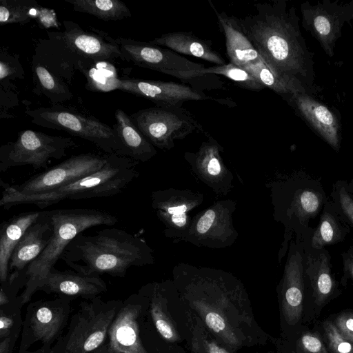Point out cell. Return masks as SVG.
Instances as JSON below:
<instances>
[{
	"label": "cell",
	"instance_id": "1",
	"mask_svg": "<svg viewBox=\"0 0 353 353\" xmlns=\"http://www.w3.org/2000/svg\"><path fill=\"white\" fill-rule=\"evenodd\" d=\"M254 8L256 13L241 22L263 63L276 74L299 81L310 94L318 92L314 55L301 34L295 7L285 0H274Z\"/></svg>",
	"mask_w": 353,
	"mask_h": 353
},
{
	"label": "cell",
	"instance_id": "2",
	"mask_svg": "<svg viewBox=\"0 0 353 353\" xmlns=\"http://www.w3.org/2000/svg\"><path fill=\"white\" fill-rule=\"evenodd\" d=\"M183 298L207 330L232 350L267 342L268 334L256 323L250 301L239 289L199 285L187 289Z\"/></svg>",
	"mask_w": 353,
	"mask_h": 353
},
{
	"label": "cell",
	"instance_id": "3",
	"mask_svg": "<svg viewBox=\"0 0 353 353\" xmlns=\"http://www.w3.org/2000/svg\"><path fill=\"white\" fill-rule=\"evenodd\" d=\"M60 259L85 276L107 274L123 278L130 268L148 263L150 256L141 239L123 230L108 228L91 235L79 234Z\"/></svg>",
	"mask_w": 353,
	"mask_h": 353
},
{
	"label": "cell",
	"instance_id": "4",
	"mask_svg": "<svg viewBox=\"0 0 353 353\" xmlns=\"http://www.w3.org/2000/svg\"><path fill=\"white\" fill-rule=\"evenodd\" d=\"M137 163L112 154L99 171L50 192L25 195L1 188L0 206L8 210L17 205L33 204L42 209L63 200L113 196L123 192L137 176Z\"/></svg>",
	"mask_w": 353,
	"mask_h": 353
},
{
	"label": "cell",
	"instance_id": "5",
	"mask_svg": "<svg viewBox=\"0 0 353 353\" xmlns=\"http://www.w3.org/2000/svg\"><path fill=\"white\" fill-rule=\"evenodd\" d=\"M52 234L43 252L27 268L26 283L19 295L23 306L38 291L48 274L54 268L63 250L79 234L94 226H111L118 221L110 213L92 208H70L49 210Z\"/></svg>",
	"mask_w": 353,
	"mask_h": 353
},
{
	"label": "cell",
	"instance_id": "6",
	"mask_svg": "<svg viewBox=\"0 0 353 353\" xmlns=\"http://www.w3.org/2000/svg\"><path fill=\"white\" fill-rule=\"evenodd\" d=\"M25 113L34 124L88 141L105 154L123 156L121 141L112 127L88 112L61 103L28 109Z\"/></svg>",
	"mask_w": 353,
	"mask_h": 353
},
{
	"label": "cell",
	"instance_id": "7",
	"mask_svg": "<svg viewBox=\"0 0 353 353\" xmlns=\"http://www.w3.org/2000/svg\"><path fill=\"white\" fill-rule=\"evenodd\" d=\"M121 300L99 296L82 301L70 317L67 333L57 341L64 353H94L105 343Z\"/></svg>",
	"mask_w": 353,
	"mask_h": 353
},
{
	"label": "cell",
	"instance_id": "8",
	"mask_svg": "<svg viewBox=\"0 0 353 353\" xmlns=\"http://www.w3.org/2000/svg\"><path fill=\"white\" fill-rule=\"evenodd\" d=\"M115 39L121 60L172 76L200 90L203 89L201 83L205 88L214 89L212 77L216 75L200 74V71L205 68L203 64L193 62L168 48L150 42L122 37Z\"/></svg>",
	"mask_w": 353,
	"mask_h": 353
},
{
	"label": "cell",
	"instance_id": "9",
	"mask_svg": "<svg viewBox=\"0 0 353 353\" xmlns=\"http://www.w3.org/2000/svg\"><path fill=\"white\" fill-rule=\"evenodd\" d=\"M76 146L72 138L52 136L42 132L25 130L19 132L14 141L0 147V171L21 165L35 170L47 169L48 162L60 159L67 151Z\"/></svg>",
	"mask_w": 353,
	"mask_h": 353
},
{
	"label": "cell",
	"instance_id": "10",
	"mask_svg": "<svg viewBox=\"0 0 353 353\" xmlns=\"http://www.w3.org/2000/svg\"><path fill=\"white\" fill-rule=\"evenodd\" d=\"M130 117L143 135L160 148H170L176 139L196 131L204 132L196 117L182 107H152L132 113Z\"/></svg>",
	"mask_w": 353,
	"mask_h": 353
},
{
	"label": "cell",
	"instance_id": "11",
	"mask_svg": "<svg viewBox=\"0 0 353 353\" xmlns=\"http://www.w3.org/2000/svg\"><path fill=\"white\" fill-rule=\"evenodd\" d=\"M72 301L58 296L30 303L23 319L18 353L29 350L39 341L41 346L52 347L68 325Z\"/></svg>",
	"mask_w": 353,
	"mask_h": 353
},
{
	"label": "cell",
	"instance_id": "12",
	"mask_svg": "<svg viewBox=\"0 0 353 353\" xmlns=\"http://www.w3.org/2000/svg\"><path fill=\"white\" fill-rule=\"evenodd\" d=\"M108 157V154L93 152L72 155L20 184L10 185L1 180V188L25 195L50 192L99 171Z\"/></svg>",
	"mask_w": 353,
	"mask_h": 353
},
{
	"label": "cell",
	"instance_id": "13",
	"mask_svg": "<svg viewBox=\"0 0 353 353\" xmlns=\"http://www.w3.org/2000/svg\"><path fill=\"white\" fill-rule=\"evenodd\" d=\"M62 31L47 32L48 39L61 46L83 64L110 62L120 58L116 39L99 29H84L71 21H63Z\"/></svg>",
	"mask_w": 353,
	"mask_h": 353
},
{
	"label": "cell",
	"instance_id": "14",
	"mask_svg": "<svg viewBox=\"0 0 353 353\" xmlns=\"http://www.w3.org/2000/svg\"><path fill=\"white\" fill-rule=\"evenodd\" d=\"M302 26L319 43L327 55L332 57L336 41L342 37V29L353 19V0L343 3L338 0L308 1L301 4Z\"/></svg>",
	"mask_w": 353,
	"mask_h": 353
},
{
	"label": "cell",
	"instance_id": "15",
	"mask_svg": "<svg viewBox=\"0 0 353 353\" xmlns=\"http://www.w3.org/2000/svg\"><path fill=\"white\" fill-rule=\"evenodd\" d=\"M117 90L143 97L158 107H182L188 101L220 100L207 95L203 90L173 81L148 80L137 78L119 79Z\"/></svg>",
	"mask_w": 353,
	"mask_h": 353
},
{
	"label": "cell",
	"instance_id": "16",
	"mask_svg": "<svg viewBox=\"0 0 353 353\" xmlns=\"http://www.w3.org/2000/svg\"><path fill=\"white\" fill-rule=\"evenodd\" d=\"M145 298L134 294L123 301L117 313L108 334V345L119 353H148L141 337L139 320Z\"/></svg>",
	"mask_w": 353,
	"mask_h": 353
},
{
	"label": "cell",
	"instance_id": "17",
	"mask_svg": "<svg viewBox=\"0 0 353 353\" xmlns=\"http://www.w3.org/2000/svg\"><path fill=\"white\" fill-rule=\"evenodd\" d=\"M282 98L321 139L334 150H339L341 125L334 112L306 92H296Z\"/></svg>",
	"mask_w": 353,
	"mask_h": 353
},
{
	"label": "cell",
	"instance_id": "18",
	"mask_svg": "<svg viewBox=\"0 0 353 353\" xmlns=\"http://www.w3.org/2000/svg\"><path fill=\"white\" fill-rule=\"evenodd\" d=\"M306 254L304 273L311 290L310 321L319 316L323 308L341 293L332 273L330 256L323 249Z\"/></svg>",
	"mask_w": 353,
	"mask_h": 353
},
{
	"label": "cell",
	"instance_id": "19",
	"mask_svg": "<svg viewBox=\"0 0 353 353\" xmlns=\"http://www.w3.org/2000/svg\"><path fill=\"white\" fill-rule=\"evenodd\" d=\"M105 282L97 276H85L74 270L59 271L53 268L38 291L59 297L91 299L107 292Z\"/></svg>",
	"mask_w": 353,
	"mask_h": 353
},
{
	"label": "cell",
	"instance_id": "20",
	"mask_svg": "<svg viewBox=\"0 0 353 353\" xmlns=\"http://www.w3.org/2000/svg\"><path fill=\"white\" fill-rule=\"evenodd\" d=\"M52 234L49 211H41L39 219L32 224L15 246L9 261V276L25 274L48 245Z\"/></svg>",
	"mask_w": 353,
	"mask_h": 353
},
{
	"label": "cell",
	"instance_id": "21",
	"mask_svg": "<svg viewBox=\"0 0 353 353\" xmlns=\"http://www.w3.org/2000/svg\"><path fill=\"white\" fill-rule=\"evenodd\" d=\"M302 259L298 254L289 265L283 283L281 299V311L290 327L296 328L297 334L303 327L305 283Z\"/></svg>",
	"mask_w": 353,
	"mask_h": 353
},
{
	"label": "cell",
	"instance_id": "22",
	"mask_svg": "<svg viewBox=\"0 0 353 353\" xmlns=\"http://www.w3.org/2000/svg\"><path fill=\"white\" fill-rule=\"evenodd\" d=\"M210 3L216 16L218 25L224 34L226 53L230 63L244 68L261 59L245 34L241 19L218 12Z\"/></svg>",
	"mask_w": 353,
	"mask_h": 353
},
{
	"label": "cell",
	"instance_id": "23",
	"mask_svg": "<svg viewBox=\"0 0 353 353\" xmlns=\"http://www.w3.org/2000/svg\"><path fill=\"white\" fill-rule=\"evenodd\" d=\"M149 42L161 47H165L178 54L197 57L214 63L216 65L226 63L221 55L214 48L211 40L200 38L192 32H168Z\"/></svg>",
	"mask_w": 353,
	"mask_h": 353
},
{
	"label": "cell",
	"instance_id": "24",
	"mask_svg": "<svg viewBox=\"0 0 353 353\" xmlns=\"http://www.w3.org/2000/svg\"><path fill=\"white\" fill-rule=\"evenodd\" d=\"M41 211L26 212L3 221L0 227V281H8L12 253L28 228L40 216Z\"/></svg>",
	"mask_w": 353,
	"mask_h": 353
},
{
	"label": "cell",
	"instance_id": "25",
	"mask_svg": "<svg viewBox=\"0 0 353 353\" xmlns=\"http://www.w3.org/2000/svg\"><path fill=\"white\" fill-rule=\"evenodd\" d=\"M112 128L121 141L123 157L136 161H145L156 154L154 145L143 135L131 117L121 109L114 112Z\"/></svg>",
	"mask_w": 353,
	"mask_h": 353
},
{
	"label": "cell",
	"instance_id": "26",
	"mask_svg": "<svg viewBox=\"0 0 353 353\" xmlns=\"http://www.w3.org/2000/svg\"><path fill=\"white\" fill-rule=\"evenodd\" d=\"M32 92L38 96H44L52 105L61 104L72 99L73 94L68 83L61 77L54 73L32 57Z\"/></svg>",
	"mask_w": 353,
	"mask_h": 353
},
{
	"label": "cell",
	"instance_id": "27",
	"mask_svg": "<svg viewBox=\"0 0 353 353\" xmlns=\"http://www.w3.org/2000/svg\"><path fill=\"white\" fill-rule=\"evenodd\" d=\"M243 68L256 77L265 88L273 90L281 97L296 92H306L311 95L309 90L299 81L276 74L271 70L261 59Z\"/></svg>",
	"mask_w": 353,
	"mask_h": 353
},
{
	"label": "cell",
	"instance_id": "28",
	"mask_svg": "<svg viewBox=\"0 0 353 353\" xmlns=\"http://www.w3.org/2000/svg\"><path fill=\"white\" fill-rule=\"evenodd\" d=\"M140 291L149 298V312L157 331L167 341H178L180 336L157 287H143Z\"/></svg>",
	"mask_w": 353,
	"mask_h": 353
},
{
	"label": "cell",
	"instance_id": "29",
	"mask_svg": "<svg viewBox=\"0 0 353 353\" xmlns=\"http://www.w3.org/2000/svg\"><path fill=\"white\" fill-rule=\"evenodd\" d=\"M76 12L91 14L104 21H119L131 17L128 7L119 0H65Z\"/></svg>",
	"mask_w": 353,
	"mask_h": 353
},
{
	"label": "cell",
	"instance_id": "30",
	"mask_svg": "<svg viewBox=\"0 0 353 353\" xmlns=\"http://www.w3.org/2000/svg\"><path fill=\"white\" fill-rule=\"evenodd\" d=\"M41 6L34 0H1L0 25L25 24L37 21Z\"/></svg>",
	"mask_w": 353,
	"mask_h": 353
},
{
	"label": "cell",
	"instance_id": "31",
	"mask_svg": "<svg viewBox=\"0 0 353 353\" xmlns=\"http://www.w3.org/2000/svg\"><path fill=\"white\" fill-rule=\"evenodd\" d=\"M347 232L349 230L342 226L340 219L334 213L325 210L312 235L311 245L315 250L323 249L343 241Z\"/></svg>",
	"mask_w": 353,
	"mask_h": 353
},
{
	"label": "cell",
	"instance_id": "32",
	"mask_svg": "<svg viewBox=\"0 0 353 353\" xmlns=\"http://www.w3.org/2000/svg\"><path fill=\"white\" fill-rule=\"evenodd\" d=\"M110 62H97L80 70L86 77L88 90L108 92L117 90L119 78Z\"/></svg>",
	"mask_w": 353,
	"mask_h": 353
},
{
	"label": "cell",
	"instance_id": "33",
	"mask_svg": "<svg viewBox=\"0 0 353 353\" xmlns=\"http://www.w3.org/2000/svg\"><path fill=\"white\" fill-rule=\"evenodd\" d=\"M200 74L222 75L237 85L250 90L261 91L265 88L261 82L248 70L230 62L222 65L205 67L200 71Z\"/></svg>",
	"mask_w": 353,
	"mask_h": 353
},
{
	"label": "cell",
	"instance_id": "34",
	"mask_svg": "<svg viewBox=\"0 0 353 353\" xmlns=\"http://www.w3.org/2000/svg\"><path fill=\"white\" fill-rule=\"evenodd\" d=\"M25 72L19 61V55L10 52L7 48H0V88L5 90H17L14 82L24 79Z\"/></svg>",
	"mask_w": 353,
	"mask_h": 353
},
{
	"label": "cell",
	"instance_id": "35",
	"mask_svg": "<svg viewBox=\"0 0 353 353\" xmlns=\"http://www.w3.org/2000/svg\"><path fill=\"white\" fill-rule=\"evenodd\" d=\"M22 307L19 296L14 301L0 307V340L7 337L18 339L21 336L23 323Z\"/></svg>",
	"mask_w": 353,
	"mask_h": 353
},
{
	"label": "cell",
	"instance_id": "36",
	"mask_svg": "<svg viewBox=\"0 0 353 353\" xmlns=\"http://www.w3.org/2000/svg\"><path fill=\"white\" fill-rule=\"evenodd\" d=\"M191 345L194 353L234 352V350L219 341L199 321H197L192 329Z\"/></svg>",
	"mask_w": 353,
	"mask_h": 353
},
{
	"label": "cell",
	"instance_id": "37",
	"mask_svg": "<svg viewBox=\"0 0 353 353\" xmlns=\"http://www.w3.org/2000/svg\"><path fill=\"white\" fill-rule=\"evenodd\" d=\"M328 353H353V343L338 331L331 319L317 323Z\"/></svg>",
	"mask_w": 353,
	"mask_h": 353
},
{
	"label": "cell",
	"instance_id": "38",
	"mask_svg": "<svg viewBox=\"0 0 353 353\" xmlns=\"http://www.w3.org/2000/svg\"><path fill=\"white\" fill-rule=\"evenodd\" d=\"M292 353H328L317 323L312 329L303 326L296 336Z\"/></svg>",
	"mask_w": 353,
	"mask_h": 353
},
{
	"label": "cell",
	"instance_id": "39",
	"mask_svg": "<svg viewBox=\"0 0 353 353\" xmlns=\"http://www.w3.org/2000/svg\"><path fill=\"white\" fill-rule=\"evenodd\" d=\"M321 195L312 190L306 189L300 192L296 203L299 212L306 216H314L321 208Z\"/></svg>",
	"mask_w": 353,
	"mask_h": 353
},
{
	"label": "cell",
	"instance_id": "40",
	"mask_svg": "<svg viewBox=\"0 0 353 353\" xmlns=\"http://www.w3.org/2000/svg\"><path fill=\"white\" fill-rule=\"evenodd\" d=\"M331 320L340 334L353 343V310L342 311L331 318Z\"/></svg>",
	"mask_w": 353,
	"mask_h": 353
},
{
	"label": "cell",
	"instance_id": "41",
	"mask_svg": "<svg viewBox=\"0 0 353 353\" xmlns=\"http://www.w3.org/2000/svg\"><path fill=\"white\" fill-rule=\"evenodd\" d=\"M334 192L338 205L347 221L353 225V198L341 183L336 184Z\"/></svg>",
	"mask_w": 353,
	"mask_h": 353
},
{
	"label": "cell",
	"instance_id": "42",
	"mask_svg": "<svg viewBox=\"0 0 353 353\" xmlns=\"http://www.w3.org/2000/svg\"><path fill=\"white\" fill-rule=\"evenodd\" d=\"M1 118H10L8 110L18 105V97L16 90H5L1 89Z\"/></svg>",
	"mask_w": 353,
	"mask_h": 353
},
{
	"label": "cell",
	"instance_id": "43",
	"mask_svg": "<svg viewBox=\"0 0 353 353\" xmlns=\"http://www.w3.org/2000/svg\"><path fill=\"white\" fill-rule=\"evenodd\" d=\"M343 276L341 281L343 285L345 283L348 279L353 282V245L349 248L347 252L343 254Z\"/></svg>",
	"mask_w": 353,
	"mask_h": 353
},
{
	"label": "cell",
	"instance_id": "44",
	"mask_svg": "<svg viewBox=\"0 0 353 353\" xmlns=\"http://www.w3.org/2000/svg\"><path fill=\"white\" fill-rule=\"evenodd\" d=\"M37 21L46 28L51 27H57L59 28L56 13L54 10L42 7Z\"/></svg>",
	"mask_w": 353,
	"mask_h": 353
},
{
	"label": "cell",
	"instance_id": "45",
	"mask_svg": "<svg viewBox=\"0 0 353 353\" xmlns=\"http://www.w3.org/2000/svg\"><path fill=\"white\" fill-rule=\"evenodd\" d=\"M215 213L212 210H208L200 218L196 225V230L200 234L205 233L212 225Z\"/></svg>",
	"mask_w": 353,
	"mask_h": 353
},
{
	"label": "cell",
	"instance_id": "46",
	"mask_svg": "<svg viewBox=\"0 0 353 353\" xmlns=\"http://www.w3.org/2000/svg\"><path fill=\"white\" fill-rule=\"evenodd\" d=\"M17 339L7 337L0 340V353H12Z\"/></svg>",
	"mask_w": 353,
	"mask_h": 353
},
{
	"label": "cell",
	"instance_id": "47",
	"mask_svg": "<svg viewBox=\"0 0 353 353\" xmlns=\"http://www.w3.org/2000/svg\"><path fill=\"white\" fill-rule=\"evenodd\" d=\"M186 215L185 212L174 214L172 216V221L178 226H183L186 223Z\"/></svg>",
	"mask_w": 353,
	"mask_h": 353
},
{
	"label": "cell",
	"instance_id": "48",
	"mask_svg": "<svg viewBox=\"0 0 353 353\" xmlns=\"http://www.w3.org/2000/svg\"><path fill=\"white\" fill-rule=\"evenodd\" d=\"M186 210V206L185 205H178L175 207H170L168 209V212L170 214L176 213H183Z\"/></svg>",
	"mask_w": 353,
	"mask_h": 353
},
{
	"label": "cell",
	"instance_id": "49",
	"mask_svg": "<svg viewBox=\"0 0 353 353\" xmlns=\"http://www.w3.org/2000/svg\"><path fill=\"white\" fill-rule=\"evenodd\" d=\"M94 353H119L117 352L114 351L112 350L108 345L107 343H105L103 345H102L100 348H99L97 350H96Z\"/></svg>",
	"mask_w": 353,
	"mask_h": 353
},
{
	"label": "cell",
	"instance_id": "50",
	"mask_svg": "<svg viewBox=\"0 0 353 353\" xmlns=\"http://www.w3.org/2000/svg\"><path fill=\"white\" fill-rule=\"evenodd\" d=\"M52 347L41 346L40 348H38L34 351L28 350L21 353H50Z\"/></svg>",
	"mask_w": 353,
	"mask_h": 353
},
{
	"label": "cell",
	"instance_id": "51",
	"mask_svg": "<svg viewBox=\"0 0 353 353\" xmlns=\"http://www.w3.org/2000/svg\"><path fill=\"white\" fill-rule=\"evenodd\" d=\"M50 353H64L63 349L60 346V345L56 342V343L52 346V350Z\"/></svg>",
	"mask_w": 353,
	"mask_h": 353
},
{
	"label": "cell",
	"instance_id": "52",
	"mask_svg": "<svg viewBox=\"0 0 353 353\" xmlns=\"http://www.w3.org/2000/svg\"><path fill=\"white\" fill-rule=\"evenodd\" d=\"M352 188H353V183H352Z\"/></svg>",
	"mask_w": 353,
	"mask_h": 353
}]
</instances>
